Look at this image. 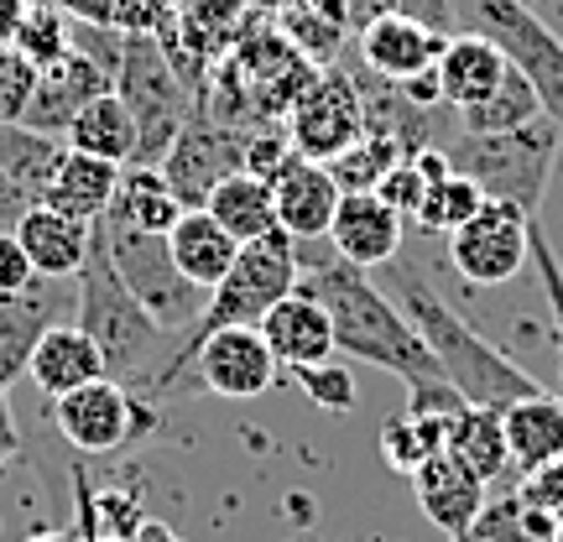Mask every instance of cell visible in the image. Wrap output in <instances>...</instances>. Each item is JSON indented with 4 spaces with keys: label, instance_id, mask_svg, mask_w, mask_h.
I'll return each instance as SVG.
<instances>
[{
    "label": "cell",
    "instance_id": "4316f807",
    "mask_svg": "<svg viewBox=\"0 0 563 542\" xmlns=\"http://www.w3.org/2000/svg\"><path fill=\"white\" fill-rule=\"evenodd\" d=\"M63 146H68V152H84V157L115 162V167H131V162H136V115L125 110V100L115 89H104L100 100H89L79 115H74Z\"/></svg>",
    "mask_w": 563,
    "mask_h": 542
},
{
    "label": "cell",
    "instance_id": "7c38bea8",
    "mask_svg": "<svg viewBox=\"0 0 563 542\" xmlns=\"http://www.w3.org/2000/svg\"><path fill=\"white\" fill-rule=\"evenodd\" d=\"M287 136H292V152L308 162H334L365 136V104L344 63L319 68L308 79L298 104L287 110Z\"/></svg>",
    "mask_w": 563,
    "mask_h": 542
},
{
    "label": "cell",
    "instance_id": "f907efd6",
    "mask_svg": "<svg viewBox=\"0 0 563 542\" xmlns=\"http://www.w3.org/2000/svg\"><path fill=\"white\" fill-rule=\"evenodd\" d=\"M26 542H68V538H58V532H42V538H26Z\"/></svg>",
    "mask_w": 563,
    "mask_h": 542
},
{
    "label": "cell",
    "instance_id": "f35d334b",
    "mask_svg": "<svg viewBox=\"0 0 563 542\" xmlns=\"http://www.w3.org/2000/svg\"><path fill=\"white\" fill-rule=\"evenodd\" d=\"M292 376H298L302 397L313 407H323V412H355V402H361V386H355V376L340 361L308 365V370H292Z\"/></svg>",
    "mask_w": 563,
    "mask_h": 542
},
{
    "label": "cell",
    "instance_id": "6da1fadb",
    "mask_svg": "<svg viewBox=\"0 0 563 542\" xmlns=\"http://www.w3.org/2000/svg\"><path fill=\"white\" fill-rule=\"evenodd\" d=\"M298 287L323 302L334 323V350L365 361L407 386V412L418 418H460L464 397L443 381L439 361L428 355L422 334L412 329L397 298L365 266L344 262L329 241H298Z\"/></svg>",
    "mask_w": 563,
    "mask_h": 542
},
{
    "label": "cell",
    "instance_id": "f5cc1de1",
    "mask_svg": "<svg viewBox=\"0 0 563 542\" xmlns=\"http://www.w3.org/2000/svg\"><path fill=\"white\" fill-rule=\"evenodd\" d=\"M527 5H532V0H527Z\"/></svg>",
    "mask_w": 563,
    "mask_h": 542
},
{
    "label": "cell",
    "instance_id": "ffe728a7",
    "mask_svg": "<svg viewBox=\"0 0 563 542\" xmlns=\"http://www.w3.org/2000/svg\"><path fill=\"white\" fill-rule=\"evenodd\" d=\"M262 334H266V344H272V355H277L282 370H308V365H323L340 355V350H334V323L323 313V302L308 298L302 287H292V292L266 313Z\"/></svg>",
    "mask_w": 563,
    "mask_h": 542
},
{
    "label": "cell",
    "instance_id": "4fadbf2b",
    "mask_svg": "<svg viewBox=\"0 0 563 542\" xmlns=\"http://www.w3.org/2000/svg\"><path fill=\"white\" fill-rule=\"evenodd\" d=\"M245 136H251L245 125H224L203 110L183 125L173 152L162 157V178L178 193L183 209H203L224 178L245 173Z\"/></svg>",
    "mask_w": 563,
    "mask_h": 542
},
{
    "label": "cell",
    "instance_id": "603a6c76",
    "mask_svg": "<svg viewBox=\"0 0 563 542\" xmlns=\"http://www.w3.org/2000/svg\"><path fill=\"white\" fill-rule=\"evenodd\" d=\"M501 428H506V454H511V475L517 480L563 460V397H553V391H538V397L501 407Z\"/></svg>",
    "mask_w": 563,
    "mask_h": 542
},
{
    "label": "cell",
    "instance_id": "9c48e42d",
    "mask_svg": "<svg viewBox=\"0 0 563 542\" xmlns=\"http://www.w3.org/2000/svg\"><path fill=\"white\" fill-rule=\"evenodd\" d=\"M282 381V365L272 355L262 329H220L188 350L183 361V397L188 391H209V397H224V402H251Z\"/></svg>",
    "mask_w": 563,
    "mask_h": 542
},
{
    "label": "cell",
    "instance_id": "1f68e13d",
    "mask_svg": "<svg viewBox=\"0 0 563 542\" xmlns=\"http://www.w3.org/2000/svg\"><path fill=\"white\" fill-rule=\"evenodd\" d=\"M449 422L454 418H418V412H397L382 422V454L397 475H418L422 460H433L449 449Z\"/></svg>",
    "mask_w": 563,
    "mask_h": 542
},
{
    "label": "cell",
    "instance_id": "c3c4849f",
    "mask_svg": "<svg viewBox=\"0 0 563 542\" xmlns=\"http://www.w3.org/2000/svg\"><path fill=\"white\" fill-rule=\"evenodd\" d=\"M125 542H183V538H178V532H173L167 522H152V517H146V522H141Z\"/></svg>",
    "mask_w": 563,
    "mask_h": 542
},
{
    "label": "cell",
    "instance_id": "2e32d148",
    "mask_svg": "<svg viewBox=\"0 0 563 542\" xmlns=\"http://www.w3.org/2000/svg\"><path fill=\"white\" fill-rule=\"evenodd\" d=\"M79 308V287H63V281L37 277L21 298H0V391H11V381L26 376L32 361V344L63 323L58 313Z\"/></svg>",
    "mask_w": 563,
    "mask_h": 542
},
{
    "label": "cell",
    "instance_id": "f546056e",
    "mask_svg": "<svg viewBox=\"0 0 563 542\" xmlns=\"http://www.w3.org/2000/svg\"><path fill=\"white\" fill-rule=\"evenodd\" d=\"M203 209H209V214H214V220H220L241 245H251V241H262V235H272V230H282L272 182L256 178V173H235V178H224L220 188L209 193Z\"/></svg>",
    "mask_w": 563,
    "mask_h": 542
},
{
    "label": "cell",
    "instance_id": "5b68a950",
    "mask_svg": "<svg viewBox=\"0 0 563 542\" xmlns=\"http://www.w3.org/2000/svg\"><path fill=\"white\" fill-rule=\"evenodd\" d=\"M559 146H563V131L548 115H538V121L517 125V131H490V136L454 131L439 152L454 173H464L481 188L485 199L517 203L522 214L538 220L548 178H553V162H559Z\"/></svg>",
    "mask_w": 563,
    "mask_h": 542
},
{
    "label": "cell",
    "instance_id": "8d00e7d4",
    "mask_svg": "<svg viewBox=\"0 0 563 542\" xmlns=\"http://www.w3.org/2000/svg\"><path fill=\"white\" fill-rule=\"evenodd\" d=\"M68 26H74V16L63 11L58 0H32L26 5V16H21L16 26V53H26V58L37 63V68H47L53 58H63L68 53Z\"/></svg>",
    "mask_w": 563,
    "mask_h": 542
},
{
    "label": "cell",
    "instance_id": "7bdbcfd3",
    "mask_svg": "<svg viewBox=\"0 0 563 542\" xmlns=\"http://www.w3.org/2000/svg\"><path fill=\"white\" fill-rule=\"evenodd\" d=\"M32 281H37V272H32V256L21 251L16 235H0V298H21Z\"/></svg>",
    "mask_w": 563,
    "mask_h": 542
},
{
    "label": "cell",
    "instance_id": "ab89813d",
    "mask_svg": "<svg viewBox=\"0 0 563 542\" xmlns=\"http://www.w3.org/2000/svg\"><path fill=\"white\" fill-rule=\"evenodd\" d=\"M32 84H37V63L16 53L11 42H0V121H21L26 115Z\"/></svg>",
    "mask_w": 563,
    "mask_h": 542
},
{
    "label": "cell",
    "instance_id": "bcb514c9",
    "mask_svg": "<svg viewBox=\"0 0 563 542\" xmlns=\"http://www.w3.org/2000/svg\"><path fill=\"white\" fill-rule=\"evenodd\" d=\"M21 454V428H16V412H11V391H0V469Z\"/></svg>",
    "mask_w": 563,
    "mask_h": 542
},
{
    "label": "cell",
    "instance_id": "681fc988",
    "mask_svg": "<svg viewBox=\"0 0 563 542\" xmlns=\"http://www.w3.org/2000/svg\"><path fill=\"white\" fill-rule=\"evenodd\" d=\"M308 5H313V11H323V16L344 21V5H350V0H308ZM344 32H350V26H344Z\"/></svg>",
    "mask_w": 563,
    "mask_h": 542
},
{
    "label": "cell",
    "instance_id": "816d5d0a",
    "mask_svg": "<svg viewBox=\"0 0 563 542\" xmlns=\"http://www.w3.org/2000/svg\"><path fill=\"white\" fill-rule=\"evenodd\" d=\"M553 542H563V517H559V527H553Z\"/></svg>",
    "mask_w": 563,
    "mask_h": 542
},
{
    "label": "cell",
    "instance_id": "e575fe53",
    "mask_svg": "<svg viewBox=\"0 0 563 542\" xmlns=\"http://www.w3.org/2000/svg\"><path fill=\"white\" fill-rule=\"evenodd\" d=\"M481 209H485L481 188L464 178V173L443 167L439 178L428 182V199H422V209H418V230H428V235H454V230H460L464 220H475Z\"/></svg>",
    "mask_w": 563,
    "mask_h": 542
},
{
    "label": "cell",
    "instance_id": "ac0fdd59",
    "mask_svg": "<svg viewBox=\"0 0 563 542\" xmlns=\"http://www.w3.org/2000/svg\"><path fill=\"white\" fill-rule=\"evenodd\" d=\"M272 199H277V224L292 241H329V224H334L344 188L334 182L329 162H308L292 152L287 167L272 178Z\"/></svg>",
    "mask_w": 563,
    "mask_h": 542
},
{
    "label": "cell",
    "instance_id": "836d02e7",
    "mask_svg": "<svg viewBox=\"0 0 563 542\" xmlns=\"http://www.w3.org/2000/svg\"><path fill=\"white\" fill-rule=\"evenodd\" d=\"M277 32L292 42V47H298V53L313 63V68H334V63L344 58V47H350L344 21L313 11L308 0H292V5L282 11V16H277Z\"/></svg>",
    "mask_w": 563,
    "mask_h": 542
},
{
    "label": "cell",
    "instance_id": "277c9868",
    "mask_svg": "<svg viewBox=\"0 0 563 542\" xmlns=\"http://www.w3.org/2000/svg\"><path fill=\"white\" fill-rule=\"evenodd\" d=\"M292 287H298V241H292L287 230H272L262 241L241 245L235 266H230L220 287L203 298V313L178 340V355H173V365L162 370V381L152 397H162V402L183 397V361H188V350L199 340H209V334H220V329H241V323L262 329V319L292 292Z\"/></svg>",
    "mask_w": 563,
    "mask_h": 542
},
{
    "label": "cell",
    "instance_id": "30bf717a",
    "mask_svg": "<svg viewBox=\"0 0 563 542\" xmlns=\"http://www.w3.org/2000/svg\"><path fill=\"white\" fill-rule=\"evenodd\" d=\"M53 422L79 454H121L157 428V412L141 407L131 386L100 376L68 397H53Z\"/></svg>",
    "mask_w": 563,
    "mask_h": 542
},
{
    "label": "cell",
    "instance_id": "b9f144b4",
    "mask_svg": "<svg viewBox=\"0 0 563 542\" xmlns=\"http://www.w3.org/2000/svg\"><path fill=\"white\" fill-rule=\"evenodd\" d=\"M292 157V136H287V121L277 125H251V136H245V173H256V178H277L282 167Z\"/></svg>",
    "mask_w": 563,
    "mask_h": 542
},
{
    "label": "cell",
    "instance_id": "7a4b0ae2",
    "mask_svg": "<svg viewBox=\"0 0 563 542\" xmlns=\"http://www.w3.org/2000/svg\"><path fill=\"white\" fill-rule=\"evenodd\" d=\"M386 281H391L397 308H402L407 319H412V329L422 334L428 355L439 361L443 381L454 386L470 407H511V402H522V397H538V391H543L522 365L506 355L501 344L485 340L460 308H449V298L428 281V272H422L412 256H407V262L402 256L386 262Z\"/></svg>",
    "mask_w": 563,
    "mask_h": 542
},
{
    "label": "cell",
    "instance_id": "484cf974",
    "mask_svg": "<svg viewBox=\"0 0 563 542\" xmlns=\"http://www.w3.org/2000/svg\"><path fill=\"white\" fill-rule=\"evenodd\" d=\"M115 178H121L115 162L84 157V152H68V146H63L42 203H53V209H63V214H74V220H84V224H100L110 199H115Z\"/></svg>",
    "mask_w": 563,
    "mask_h": 542
},
{
    "label": "cell",
    "instance_id": "d4e9b609",
    "mask_svg": "<svg viewBox=\"0 0 563 542\" xmlns=\"http://www.w3.org/2000/svg\"><path fill=\"white\" fill-rule=\"evenodd\" d=\"M167 245H173L178 272L194 281L199 292H214L224 281V272L235 266V256H241V241H235L209 209H183L178 224L167 230Z\"/></svg>",
    "mask_w": 563,
    "mask_h": 542
},
{
    "label": "cell",
    "instance_id": "5bb4252c",
    "mask_svg": "<svg viewBox=\"0 0 563 542\" xmlns=\"http://www.w3.org/2000/svg\"><path fill=\"white\" fill-rule=\"evenodd\" d=\"M443 42H449V32H439V26L407 16V11H386V16H376L371 26L355 32L350 53L371 74H382L391 84H407V79H418V74H428V68H439Z\"/></svg>",
    "mask_w": 563,
    "mask_h": 542
},
{
    "label": "cell",
    "instance_id": "44dd1931",
    "mask_svg": "<svg viewBox=\"0 0 563 542\" xmlns=\"http://www.w3.org/2000/svg\"><path fill=\"white\" fill-rule=\"evenodd\" d=\"M16 241H21V251L32 256V272H37V277L74 281L84 256H89V245H95V224L74 220V214H63L53 203H32L16 224Z\"/></svg>",
    "mask_w": 563,
    "mask_h": 542
},
{
    "label": "cell",
    "instance_id": "7dc6e473",
    "mask_svg": "<svg viewBox=\"0 0 563 542\" xmlns=\"http://www.w3.org/2000/svg\"><path fill=\"white\" fill-rule=\"evenodd\" d=\"M32 0H0V42H16V26Z\"/></svg>",
    "mask_w": 563,
    "mask_h": 542
},
{
    "label": "cell",
    "instance_id": "8fae6325",
    "mask_svg": "<svg viewBox=\"0 0 563 542\" xmlns=\"http://www.w3.org/2000/svg\"><path fill=\"white\" fill-rule=\"evenodd\" d=\"M527 262H532V214H522L517 203L485 199L481 214L449 235V266L470 287H506L522 277Z\"/></svg>",
    "mask_w": 563,
    "mask_h": 542
},
{
    "label": "cell",
    "instance_id": "f6af8a7d",
    "mask_svg": "<svg viewBox=\"0 0 563 542\" xmlns=\"http://www.w3.org/2000/svg\"><path fill=\"white\" fill-rule=\"evenodd\" d=\"M26 209H32V199H26L16 182H11V173L0 167V235H16V224Z\"/></svg>",
    "mask_w": 563,
    "mask_h": 542
},
{
    "label": "cell",
    "instance_id": "d590c367",
    "mask_svg": "<svg viewBox=\"0 0 563 542\" xmlns=\"http://www.w3.org/2000/svg\"><path fill=\"white\" fill-rule=\"evenodd\" d=\"M397 162H407V152L397 141L382 136V131H365L350 152H340V157L329 162V173H334V182H340L344 193H376Z\"/></svg>",
    "mask_w": 563,
    "mask_h": 542
},
{
    "label": "cell",
    "instance_id": "ba28073f",
    "mask_svg": "<svg viewBox=\"0 0 563 542\" xmlns=\"http://www.w3.org/2000/svg\"><path fill=\"white\" fill-rule=\"evenodd\" d=\"M95 230H100V241H104V251H110L115 272H121V281L141 298V308H146L167 334L183 340V334L194 329V319L203 313V298H209V292H199V287L178 272L167 235L131 230V224H121V220H100Z\"/></svg>",
    "mask_w": 563,
    "mask_h": 542
},
{
    "label": "cell",
    "instance_id": "74e56055",
    "mask_svg": "<svg viewBox=\"0 0 563 542\" xmlns=\"http://www.w3.org/2000/svg\"><path fill=\"white\" fill-rule=\"evenodd\" d=\"M74 21H95V26H115V32H157L167 21L162 0H58Z\"/></svg>",
    "mask_w": 563,
    "mask_h": 542
},
{
    "label": "cell",
    "instance_id": "f1b7e54d",
    "mask_svg": "<svg viewBox=\"0 0 563 542\" xmlns=\"http://www.w3.org/2000/svg\"><path fill=\"white\" fill-rule=\"evenodd\" d=\"M449 454H460L490 490L511 480V454H506V428L501 407H460V418L449 422Z\"/></svg>",
    "mask_w": 563,
    "mask_h": 542
},
{
    "label": "cell",
    "instance_id": "83f0119b",
    "mask_svg": "<svg viewBox=\"0 0 563 542\" xmlns=\"http://www.w3.org/2000/svg\"><path fill=\"white\" fill-rule=\"evenodd\" d=\"M178 214H183V203H178V193L167 188L162 167H141V162L121 167L115 199H110V209H104V220H121V224H131V230L167 235V230L178 224Z\"/></svg>",
    "mask_w": 563,
    "mask_h": 542
},
{
    "label": "cell",
    "instance_id": "d6986e66",
    "mask_svg": "<svg viewBox=\"0 0 563 542\" xmlns=\"http://www.w3.org/2000/svg\"><path fill=\"white\" fill-rule=\"evenodd\" d=\"M329 245L344 262L376 272V266L402 256V214L382 193H344L334 209V224H329Z\"/></svg>",
    "mask_w": 563,
    "mask_h": 542
},
{
    "label": "cell",
    "instance_id": "52a82bcc",
    "mask_svg": "<svg viewBox=\"0 0 563 542\" xmlns=\"http://www.w3.org/2000/svg\"><path fill=\"white\" fill-rule=\"evenodd\" d=\"M460 32L496 42L506 63L532 84L543 115L563 131V37L527 0H460Z\"/></svg>",
    "mask_w": 563,
    "mask_h": 542
},
{
    "label": "cell",
    "instance_id": "60d3db41",
    "mask_svg": "<svg viewBox=\"0 0 563 542\" xmlns=\"http://www.w3.org/2000/svg\"><path fill=\"white\" fill-rule=\"evenodd\" d=\"M532 266H538L543 292H548V313H553V350H559V381H563V266H559V256H553V245H548V235H543V224L538 220H532Z\"/></svg>",
    "mask_w": 563,
    "mask_h": 542
},
{
    "label": "cell",
    "instance_id": "d6a6232c",
    "mask_svg": "<svg viewBox=\"0 0 563 542\" xmlns=\"http://www.w3.org/2000/svg\"><path fill=\"white\" fill-rule=\"evenodd\" d=\"M538 115H543V104L532 95V84H527L517 68H506V79L496 84V95L481 104H470V110H460L454 121H460V131L490 136V131H517V125L538 121Z\"/></svg>",
    "mask_w": 563,
    "mask_h": 542
},
{
    "label": "cell",
    "instance_id": "ee69618b",
    "mask_svg": "<svg viewBox=\"0 0 563 542\" xmlns=\"http://www.w3.org/2000/svg\"><path fill=\"white\" fill-rule=\"evenodd\" d=\"M517 496L532 501V506H543L548 517H563V460L548 464V469H538V475H527Z\"/></svg>",
    "mask_w": 563,
    "mask_h": 542
},
{
    "label": "cell",
    "instance_id": "7402d4cb",
    "mask_svg": "<svg viewBox=\"0 0 563 542\" xmlns=\"http://www.w3.org/2000/svg\"><path fill=\"white\" fill-rule=\"evenodd\" d=\"M104 376V355L95 350V340L84 334L79 323H53L37 344H32V361H26V381L37 386L42 397H68L79 386L100 381Z\"/></svg>",
    "mask_w": 563,
    "mask_h": 542
},
{
    "label": "cell",
    "instance_id": "9a60e30c",
    "mask_svg": "<svg viewBox=\"0 0 563 542\" xmlns=\"http://www.w3.org/2000/svg\"><path fill=\"white\" fill-rule=\"evenodd\" d=\"M104 89H115L110 84V74H104L100 63H89L84 53H63V58H53L47 68H37V84H32V100H26V115H21V125H32V131H42V136H68V125H74V115H79L89 100H100Z\"/></svg>",
    "mask_w": 563,
    "mask_h": 542
},
{
    "label": "cell",
    "instance_id": "e0dca14e",
    "mask_svg": "<svg viewBox=\"0 0 563 542\" xmlns=\"http://www.w3.org/2000/svg\"><path fill=\"white\" fill-rule=\"evenodd\" d=\"M412 490H418V506L422 517L439 527L443 538H464L470 527L481 522L485 501H490V485L460 460V454H433V460L418 464L412 475Z\"/></svg>",
    "mask_w": 563,
    "mask_h": 542
},
{
    "label": "cell",
    "instance_id": "8992f818",
    "mask_svg": "<svg viewBox=\"0 0 563 542\" xmlns=\"http://www.w3.org/2000/svg\"><path fill=\"white\" fill-rule=\"evenodd\" d=\"M115 95H121L125 110L136 115V162L141 167H162V157L173 152L178 131L199 115V95L178 79V68L167 63L157 32H125Z\"/></svg>",
    "mask_w": 563,
    "mask_h": 542
},
{
    "label": "cell",
    "instance_id": "4dcf8cb0",
    "mask_svg": "<svg viewBox=\"0 0 563 542\" xmlns=\"http://www.w3.org/2000/svg\"><path fill=\"white\" fill-rule=\"evenodd\" d=\"M58 157H63L58 136H42V131H32V125H21V121H0V167L11 173V182L32 203H42Z\"/></svg>",
    "mask_w": 563,
    "mask_h": 542
},
{
    "label": "cell",
    "instance_id": "cb8c5ba5",
    "mask_svg": "<svg viewBox=\"0 0 563 542\" xmlns=\"http://www.w3.org/2000/svg\"><path fill=\"white\" fill-rule=\"evenodd\" d=\"M506 53L496 47V42L475 37V32H454V37L443 42L439 53V95L443 104L460 115V110H470V104H481L496 95V84L506 79Z\"/></svg>",
    "mask_w": 563,
    "mask_h": 542
},
{
    "label": "cell",
    "instance_id": "3957f363",
    "mask_svg": "<svg viewBox=\"0 0 563 542\" xmlns=\"http://www.w3.org/2000/svg\"><path fill=\"white\" fill-rule=\"evenodd\" d=\"M74 287H79V308H74V313H79V329L104 355V376L152 397L162 381V370L178 355V334H167V329L141 308L136 292L121 281V272H115V262H110V251H104V241H100V230H95V245H89Z\"/></svg>",
    "mask_w": 563,
    "mask_h": 542
}]
</instances>
